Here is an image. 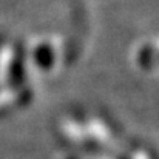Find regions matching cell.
<instances>
[{
	"mask_svg": "<svg viewBox=\"0 0 159 159\" xmlns=\"http://www.w3.org/2000/svg\"><path fill=\"white\" fill-rule=\"evenodd\" d=\"M133 159H150V155L145 153V152H138V153L133 156Z\"/></svg>",
	"mask_w": 159,
	"mask_h": 159,
	"instance_id": "1",
	"label": "cell"
}]
</instances>
